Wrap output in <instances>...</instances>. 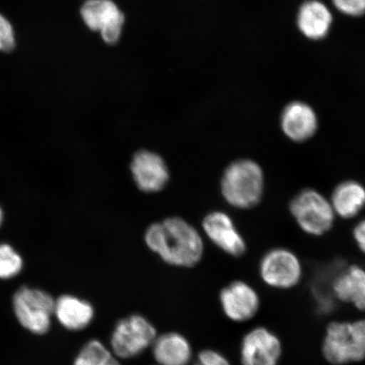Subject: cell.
Returning a JSON list of instances; mask_svg holds the SVG:
<instances>
[{
    "label": "cell",
    "mask_w": 365,
    "mask_h": 365,
    "mask_svg": "<svg viewBox=\"0 0 365 365\" xmlns=\"http://www.w3.org/2000/svg\"><path fill=\"white\" fill-rule=\"evenodd\" d=\"M322 354L328 362L334 365L363 361L365 359V319L330 323L324 337Z\"/></svg>",
    "instance_id": "3"
},
{
    "label": "cell",
    "mask_w": 365,
    "mask_h": 365,
    "mask_svg": "<svg viewBox=\"0 0 365 365\" xmlns=\"http://www.w3.org/2000/svg\"><path fill=\"white\" fill-rule=\"evenodd\" d=\"M330 202L336 217L353 219L365 207V187L359 181H342L333 190Z\"/></svg>",
    "instance_id": "17"
},
{
    "label": "cell",
    "mask_w": 365,
    "mask_h": 365,
    "mask_svg": "<svg viewBox=\"0 0 365 365\" xmlns=\"http://www.w3.org/2000/svg\"><path fill=\"white\" fill-rule=\"evenodd\" d=\"M282 354L280 339L264 327L250 331L242 341V365H278Z\"/></svg>",
    "instance_id": "9"
},
{
    "label": "cell",
    "mask_w": 365,
    "mask_h": 365,
    "mask_svg": "<svg viewBox=\"0 0 365 365\" xmlns=\"http://www.w3.org/2000/svg\"><path fill=\"white\" fill-rule=\"evenodd\" d=\"M280 127L282 133L293 143H307L317 133L318 115L307 103L291 102L282 109Z\"/></svg>",
    "instance_id": "12"
},
{
    "label": "cell",
    "mask_w": 365,
    "mask_h": 365,
    "mask_svg": "<svg viewBox=\"0 0 365 365\" xmlns=\"http://www.w3.org/2000/svg\"><path fill=\"white\" fill-rule=\"evenodd\" d=\"M289 211L297 225L310 236H323L332 230L336 214L330 199L319 190H300L292 198Z\"/></svg>",
    "instance_id": "4"
},
{
    "label": "cell",
    "mask_w": 365,
    "mask_h": 365,
    "mask_svg": "<svg viewBox=\"0 0 365 365\" xmlns=\"http://www.w3.org/2000/svg\"><path fill=\"white\" fill-rule=\"evenodd\" d=\"M223 312L235 322H245L257 316L261 300L252 286L243 281H235L220 294Z\"/></svg>",
    "instance_id": "13"
},
{
    "label": "cell",
    "mask_w": 365,
    "mask_h": 365,
    "mask_svg": "<svg viewBox=\"0 0 365 365\" xmlns=\"http://www.w3.org/2000/svg\"><path fill=\"white\" fill-rule=\"evenodd\" d=\"M132 177L138 188L145 193H157L165 188L170 181V170L159 154L140 150L130 162Z\"/></svg>",
    "instance_id": "8"
},
{
    "label": "cell",
    "mask_w": 365,
    "mask_h": 365,
    "mask_svg": "<svg viewBox=\"0 0 365 365\" xmlns=\"http://www.w3.org/2000/svg\"><path fill=\"white\" fill-rule=\"evenodd\" d=\"M153 354L158 365H189L192 349L188 340L177 332H168L155 339Z\"/></svg>",
    "instance_id": "18"
},
{
    "label": "cell",
    "mask_w": 365,
    "mask_h": 365,
    "mask_svg": "<svg viewBox=\"0 0 365 365\" xmlns=\"http://www.w3.org/2000/svg\"><path fill=\"white\" fill-rule=\"evenodd\" d=\"M297 26L305 38L319 41L329 34L333 23L330 8L321 0H307L297 14Z\"/></svg>",
    "instance_id": "14"
},
{
    "label": "cell",
    "mask_w": 365,
    "mask_h": 365,
    "mask_svg": "<svg viewBox=\"0 0 365 365\" xmlns=\"http://www.w3.org/2000/svg\"><path fill=\"white\" fill-rule=\"evenodd\" d=\"M259 276L267 286L275 289H290L299 284L303 267L298 255L284 247L272 249L261 259Z\"/></svg>",
    "instance_id": "7"
},
{
    "label": "cell",
    "mask_w": 365,
    "mask_h": 365,
    "mask_svg": "<svg viewBox=\"0 0 365 365\" xmlns=\"http://www.w3.org/2000/svg\"><path fill=\"white\" fill-rule=\"evenodd\" d=\"M353 238L359 250L365 255V218L356 223L353 228Z\"/></svg>",
    "instance_id": "24"
},
{
    "label": "cell",
    "mask_w": 365,
    "mask_h": 365,
    "mask_svg": "<svg viewBox=\"0 0 365 365\" xmlns=\"http://www.w3.org/2000/svg\"><path fill=\"white\" fill-rule=\"evenodd\" d=\"M225 202L240 210H250L262 202L266 190V176L259 164L250 158H240L228 164L220 182Z\"/></svg>",
    "instance_id": "2"
},
{
    "label": "cell",
    "mask_w": 365,
    "mask_h": 365,
    "mask_svg": "<svg viewBox=\"0 0 365 365\" xmlns=\"http://www.w3.org/2000/svg\"><path fill=\"white\" fill-rule=\"evenodd\" d=\"M194 365H231L222 354L214 350H203L198 354Z\"/></svg>",
    "instance_id": "23"
},
{
    "label": "cell",
    "mask_w": 365,
    "mask_h": 365,
    "mask_svg": "<svg viewBox=\"0 0 365 365\" xmlns=\"http://www.w3.org/2000/svg\"><path fill=\"white\" fill-rule=\"evenodd\" d=\"M81 16L90 29L101 34L105 42L114 43L120 39L124 16L111 0H88Z\"/></svg>",
    "instance_id": "11"
},
{
    "label": "cell",
    "mask_w": 365,
    "mask_h": 365,
    "mask_svg": "<svg viewBox=\"0 0 365 365\" xmlns=\"http://www.w3.org/2000/svg\"><path fill=\"white\" fill-rule=\"evenodd\" d=\"M337 11L351 17L365 15V0H331Z\"/></svg>",
    "instance_id": "21"
},
{
    "label": "cell",
    "mask_w": 365,
    "mask_h": 365,
    "mask_svg": "<svg viewBox=\"0 0 365 365\" xmlns=\"http://www.w3.org/2000/svg\"><path fill=\"white\" fill-rule=\"evenodd\" d=\"M3 221V212L1 207H0V225H1Z\"/></svg>",
    "instance_id": "25"
},
{
    "label": "cell",
    "mask_w": 365,
    "mask_h": 365,
    "mask_svg": "<svg viewBox=\"0 0 365 365\" xmlns=\"http://www.w3.org/2000/svg\"><path fill=\"white\" fill-rule=\"evenodd\" d=\"M13 307L18 321L26 330L38 335L48 331L56 307L51 295L22 287L14 295Z\"/></svg>",
    "instance_id": "5"
},
{
    "label": "cell",
    "mask_w": 365,
    "mask_h": 365,
    "mask_svg": "<svg viewBox=\"0 0 365 365\" xmlns=\"http://www.w3.org/2000/svg\"><path fill=\"white\" fill-rule=\"evenodd\" d=\"M74 365H120L118 358L103 342L91 340L81 350Z\"/></svg>",
    "instance_id": "19"
},
{
    "label": "cell",
    "mask_w": 365,
    "mask_h": 365,
    "mask_svg": "<svg viewBox=\"0 0 365 365\" xmlns=\"http://www.w3.org/2000/svg\"><path fill=\"white\" fill-rule=\"evenodd\" d=\"M333 293L341 302L365 312V269L353 264L339 273L332 282Z\"/></svg>",
    "instance_id": "15"
},
{
    "label": "cell",
    "mask_w": 365,
    "mask_h": 365,
    "mask_svg": "<svg viewBox=\"0 0 365 365\" xmlns=\"http://www.w3.org/2000/svg\"><path fill=\"white\" fill-rule=\"evenodd\" d=\"M23 266L21 255L7 244L0 245V278L9 279L16 277Z\"/></svg>",
    "instance_id": "20"
},
{
    "label": "cell",
    "mask_w": 365,
    "mask_h": 365,
    "mask_svg": "<svg viewBox=\"0 0 365 365\" xmlns=\"http://www.w3.org/2000/svg\"><path fill=\"white\" fill-rule=\"evenodd\" d=\"M145 242L150 250L172 266L192 267L204 254L202 235L179 217L153 223L145 230Z\"/></svg>",
    "instance_id": "1"
},
{
    "label": "cell",
    "mask_w": 365,
    "mask_h": 365,
    "mask_svg": "<svg viewBox=\"0 0 365 365\" xmlns=\"http://www.w3.org/2000/svg\"><path fill=\"white\" fill-rule=\"evenodd\" d=\"M15 46V35L11 23L0 14V51H10Z\"/></svg>",
    "instance_id": "22"
},
{
    "label": "cell",
    "mask_w": 365,
    "mask_h": 365,
    "mask_svg": "<svg viewBox=\"0 0 365 365\" xmlns=\"http://www.w3.org/2000/svg\"><path fill=\"white\" fill-rule=\"evenodd\" d=\"M205 235L219 249L234 257H240L247 250V243L227 213L213 211L203 219Z\"/></svg>",
    "instance_id": "10"
},
{
    "label": "cell",
    "mask_w": 365,
    "mask_h": 365,
    "mask_svg": "<svg viewBox=\"0 0 365 365\" xmlns=\"http://www.w3.org/2000/svg\"><path fill=\"white\" fill-rule=\"evenodd\" d=\"M157 331L148 319L133 314L120 319L112 333L111 351L117 358L131 359L152 346Z\"/></svg>",
    "instance_id": "6"
},
{
    "label": "cell",
    "mask_w": 365,
    "mask_h": 365,
    "mask_svg": "<svg viewBox=\"0 0 365 365\" xmlns=\"http://www.w3.org/2000/svg\"><path fill=\"white\" fill-rule=\"evenodd\" d=\"M54 314L63 327L81 331L94 319V308L88 301L72 295H63L56 300Z\"/></svg>",
    "instance_id": "16"
}]
</instances>
